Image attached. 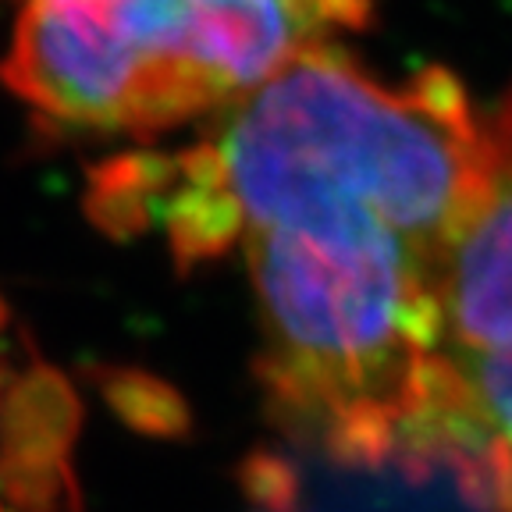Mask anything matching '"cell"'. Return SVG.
I'll return each mask as SVG.
<instances>
[{
	"label": "cell",
	"instance_id": "6da1fadb",
	"mask_svg": "<svg viewBox=\"0 0 512 512\" xmlns=\"http://www.w3.org/2000/svg\"><path fill=\"white\" fill-rule=\"evenodd\" d=\"M264 328V384L352 463H399L438 278L484 171L463 86H384L313 43L224 107L207 146Z\"/></svg>",
	"mask_w": 512,
	"mask_h": 512
},
{
	"label": "cell",
	"instance_id": "7a4b0ae2",
	"mask_svg": "<svg viewBox=\"0 0 512 512\" xmlns=\"http://www.w3.org/2000/svg\"><path fill=\"white\" fill-rule=\"evenodd\" d=\"M370 0H29L4 82L57 125L153 136L235 104Z\"/></svg>",
	"mask_w": 512,
	"mask_h": 512
},
{
	"label": "cell",
	"instance_id": "3957f363",
	"mask_svg": "<svg viewBox=\"0 0 512 512\" xmlns=\"http://www.w3.org/2000/svg\"><path fill=\"white\" fill-rule=\"evenodd\" d=\"M480 189L438 278V335L399 463L441 466L512 512V89L480 121Z\"/></svg>",
	"mask_w": 512,
	"mask_h": 512
},
{
	"label": "cell",
	"instance_id": "277c9868",
	"mask_svg": "<svg viewBox=\"0 0 512 512\" xmlns=\"http://www.w3.org/2000/svg\"><path fill=\"white\" fill-rule=\"evenodd\" d=\"M0 512H8V505H4V502H0Z\"/></svg>",
	"mask_w": 512,
	"mask_h": 512
}]
</instances>
